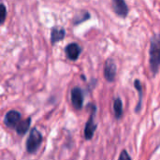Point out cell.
<instances>
[{
    "mask_svg": "<svg viewBox=\"0 0 160 160\" xmlns=\"http://www.w3.org/2000/svg\"><path fill=\"white\" fill-rule=\"evenodd\" d=\"M149 56L150 68L153 73V76H156L158 73L160 65V43L158 35H155L151 38Z\"/></svg>",
    "mask_w": 160,
    "mask_h": 160,
    "instance_id": "obj_1",
    "label": "cell"
},
{
    "mask_svg": "<svg viewBox=\"0 0 160 160\" xmlns=\"http://www.w3.org/2000/svg\"><path fill=\"white\" fill-rule=\"evenodd\" d=\"M42 141H43V139H42L41 133L36 128H34L30 131V134H29L26 143H25L27 153H29V154L36 153L39 149V147L42 143Z\"/></svg>",
    "mask_w": 160,
    "mask_h": 160,
    "instance_id": "obj_2",
    "label": "cell"
},
{
    "mask_svg": "<svg viewBox=\"0 0 160 160\" xmlns=\"http://www.w3.org/2000/svg\"><path fill=\"white\" fill-rule=\"evenodd\" d=\"M90 106L92 107L91 110V114L89 119L87 120L85 127H84V139L86 141H90L93 139L94 135H95V131L98 128L97 124L95 123V116H96V112H97V107L93 104H90Z\"/></svg>",
    "mask_w": 160,
    "mask_h": 160,
    "instance_id": "obj_3",
    "label": "cell"
},
{
    "mask_svg": "<svg viewBox=\"0 0 160 160\" xmlns=\"http://www.w3.org/2000/svg\"><path fill=\"white\" fill-rule=\"evenodd\" d=\"M117 73V67L116 63L112 58H108L105 62L104 66V77L107 82H113Z\"/></svg>",
    "mask_w": 160,
    "mask_h": 160,
    "instance_id": "obj_4",
    "label": "cell"
},
{
    "mask_svg": "<svg viewBox=\"0 0 160 160\" xmlns=\"http://www.w3.org/2000/svg\"><path fill=\"white\" fill-rule=\"evenodd\" d=\"M71 96V103L74 109L81 110L83 106V100H84V93L82 89L79 86L73 87L70 92Z\"/></svg>",
    "mask_w": 160,
    "mask_h": 160,
    "instance_id": "obj_5",
    "label": "cell"
},
{
    "mask_svg": "<svg viewBox=\"0 0 160 160\" xmlns=\"http://www.w3.org/2000/svg\"><path fill=\"white\" fill-rule=\"evenodd\" d=\"M112 7L117 16L121 18L128 17L129 13V8L125 0H112Z\"/></svg>",
    "mask_w": 160,
    "mask_h": 160,
    "instance_id": "obj_6",
    "label": "cell"
},
{
    "mask_svg": "<svg viewBox=\"0 0 160 160\" xmlns=\"http://www.w3.org/2000/svg\"><path fill=\"white\" fill-rule=\"evenodd\" d=\"M65 52H66V56L68 60L70 61H76L79 59L81 52H82V48L81 46L76 43V42H72L69 43L66 46L65 48Z\"/></svg>",
    "mask_w": 160,
    "mask_h": 160,
    "instance_id": "obj_7",
    "label": "cell"
},
{
    "mask_svg": "<svg viewBox=\"0 0 160 160\" xmlns=\"http://www.w3.org/2000/svg\"><path fill=\"white\" fill-rule=\"evenodd\" d=\"M21 113L18 111L10 110L8 111L4 118V124L9 128H15L16 125L21 121Z\"/></svg>",
    "mask_w": 160,
    "mask_h": 160,
    "instance_id": "obj_8",
    "label": "cell"
},
{
    "mask_svg": "<svg viewBox=\"0 0 160 160\" xmlns=\"http://www.w3.org/2000/svg\"><path fill=\"white\" fill-rule=\"evenodd\" d=\"M66 37V30L61 26H53L51 30V43L55 45L57 42L63 40Z\"/></svg>",
    "mask_w": 160,
    "mask_h": 160,
    "instance_id": "obj_9",
    "label": "cell"
},
{
    "mask_svg": "<svg viewBox=\"0 0 160 160\" xmlns=\"http://www.w3.org/2000/svg\"><path fill=\"white\" fill-rule=\"evenodd\" d=\"M30 125H31V117H28L24 120L20 121L15 127L16 133L20 136H23L29 130Z\"/></svg>",
    "mask_w": 160,
    "mask_h": 160,
    "instance_id": "obj_10",
    "label": "cell"
},
{
    "mask_svg": "<svg viewBox=\"0 0 160 160\" xmlns=\"http://www.w3.org/2000/svg\"><path fill=\"white\" fill-rule=\"evenodd\" d=\"M134 86H135L136 90L139 93V101H138V104H137V106L135 108V112L138 113L142 110V96H143L142 85V82H141V81L139 79H136L134 81Z\"/></svg>",
    "mask_w": 160,
    "mask_h": 160,
    "instance_id": "obj_11",
    "label": "cell"
},
{
    "mask_svg": "<svg viewBox=\"0 0 160 160\" xmlns=\"http://www.w3.org/2000/svg\"><path fill=\"white\" fill-rule=\"evenodd\" d=\"M113 112L115 119L119 120L123 116V102L120 98H116L113 100Z\"/></svg>",
    "mask_w": 160,
    "mask_h": 160,
    "instance_id": "obj_12",
    "label": "cell"
},
{
    "mask_svg": "<svg viewBox=\"0 0 160 160\" xmlns=\"http://www.w3.org/2000/svg\"><path fill=\"white\" fill-rule=\"evenodd\" d=\"M90 19V13L88 11H82V13H79L77 14L75 17H74V20H73V23L74 25H77V24H80L87 20Z\"/></svg>",
    "mask_w": 160,
    "mask_h": 160,
    "instance_id": "obj_13",
    "label": "cell"
},
{
    "mask_svg": "<svg viewBox=\"0 0 160 160\" xmlns=\"http://www.w3.org/2000/svg\"><path fill=\"white\" fill-rule=\"evenodd\" d=\"M7 18V8L4 3L0 2V25H2Z\"/></svg>",
    "mask_w": 160,
    "mask_h": 160,
    "instance_id": "obj_14",
    "label": "cell"
},
{
    "mask_svg": "<svg viewBox=\"0 0 160 160\" xmlns=\"http://www.w3.org/2000/svg\"><path fill=\"white\" fill-rule=\"evenodd\" d=\"M118 160H131V158L128 155L127 150H123L120 154V157H119Z\"/></svg>",
    "mask_w": 160,
    "mask_h": 160,
    "instance_id": "obj_15",
    "label": "cell"
}]
</instances>
